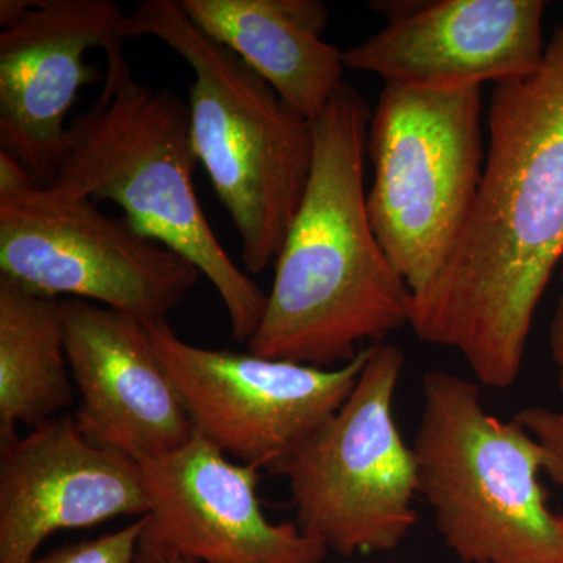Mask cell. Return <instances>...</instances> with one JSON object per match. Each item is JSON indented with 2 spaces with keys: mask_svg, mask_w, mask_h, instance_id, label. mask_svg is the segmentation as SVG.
Here are the masks:
<instances>
[{
  "mask_svg": "<svg viewBox=\"0 0 563 563\" xmlns=\"http://www.w3.org/2000/svg\"><path fill=\"white\" fill-rule=\"evenodd\" d=\"M562 261L563 25L536 73L493 88L479 190L443 268L412 295L409 325L485 387H512Z\"/></svg>",
  "mask_w": 563,
  "mask_h": 563,
  "instance_id": "6da1fadb",
  "label": "cell"
},
{
  "mask_svg": "<svg viewBox=\"0 0 563 563\" xmlns=\"http://www.w3.org/2000/svg\"><path fill=\"white\" fill-rule=\"evenodd\" d=\"M373 111L344 81L314 121L312 173L276 258L251 354L336 368L363 343L409 325L412 291L369 220L365 155Z\"/></svg>",
  "mask_w": 563,
  "mask_h": 563,
  "instance_id": "7a4b0ae2",
  "label": "cell"
},
{
  "mask_svg": "<svg viewBox=\"0 0 563 563\" xmlns=\"http://www.w3.org/2000/svg\"><path fill=\"white\" fill-rule=\"evenodd\" d=\"M122 44H111L101 95L70 122L65 154L46 187L70 198L111 201L155 242L190 261L213 285L246 342L257 331L268 292L232 261L196 195L190 106L172 90L141 84Z\"/></svg>",
  "mask_w": 563,
  "mask_h": 563,
  "instance_id": "3957f363",
  "label": "cell"
},
{
  "mask_svg": "<svg viewBox=\"0 0 563 563\" xmlns=\"http://www.w3.org/2000/svg\"><path fill=\"white\" fill-rule=\"evenodd\" d=\"M143 36L162 41L190 65L192 150L239 233L244 272H265L309 184L314 122L199 29L179 0L136 5L122 22L121 38Z\"/></svg>",
  "mask_w": 563,
  "mask_h": 563,
  "instance_id": "277c9868",
  "label": "cell"
},
{
  "mask_svg": "<svg viewBox=\"0 0 563 563\" xmlns=\"http://www.w3.org/2000/svg\"><path fill=\"white\" fill-rule=\"evenodd\" d=\"M421 390L418 483L448 548L463 563H563V521L531 433L488 412L465 377L429 372Z\"/></svg>",
  "mask_w": 563,
  "mask_h": 563,
  "instance_id": "5b68a950",
  "label": "cell"
},
{
  "mask_svg": "<svg viewBox=\"0 0 563 563\" xmlns=\"http://www.w3.org/2000/svg\"><path fill=\"white\" fill-rule=\"evenodd\" d=\"M368 152L369 220L415 295L443 268L479 190L481 87L385 84L369 122Z\"/></svg>",
  "mask_w": 563,
  "mask_h": 563,
  "instance_id": "8992f818",
  "label": "cell"
},
{
  "mask_svg": "<svg viewBox=\"0 0 563 563\" xmlns=\"http://www.w3.org/2000/svg\"><path fill=\"white\" fill-rule=\"evenodd\" d=\"M404 363L399 347L369 344L343 406L273 470L287 479L296 525L333 553L395 550L417 525V457L393 413Z\"/></svg>",
  "mask_w": 563,
  "mask_h": 563,
  "instance_id": "52a82bcc",
  "label": "cell"
},
{
  "mask_svg": "<svg viewBox=\"0 0 563 563\" xmlns=\"http://www.w3.org/2000/svg\"><path fill=\"white\" fill-rule=\"evenodd\" d=\"M0 276L147 322L168 320L201 272L128 218L36 184L0 195Z\"/></svg>",
  "mask_w": 563,
  "mask_h": 563,
  "instance_id": "ba28073f",
  "label": "cell"
},
{
  "mask_svg": "<svg viewBox=\"0 0 563 563\" xmlns=\"http://www.w3.org/2000/svg\"><path fill=\"white\" fill-rule=\"evenodd\" d=\"M195 432L254 468H276L354 390L369 346L336 368L209 350L181 340L168 320L143 322Z\"/></svg>",
  "mask_w": 563,
  "mask_h": 563,
  "instance_id": "9c48e42d",
  "label": "cell"
},
{
  "mask_svg": "<svg viewBox=\"0 0 563 563\" xmlns=\"http://www.w3.org/2000/svg\"><path fill=\"white\" fill-rule=\"evenodd\" d=\"M150 496L140 544L195 563H324L329 548L262 510L258 468L229 461L199 433L140 462Z\"/></svg>",
  "mask_w": 563,
  "mask_h": 563,
  "instance_id": "30bf717a",
  "label": "cell"
},
{
  "mask_svg": "<svg viewBox=\"0 0 563 563\" xmlns=\"http://www.w3.org/2000/svg\"><path fill=\"white\" fill-rule=\"evenodd\" d=\"M543 0L373 2L383 31L343 52L344 68L385 84L483 87L536 73L544 49Z\"/></svg>",
  "mask_w": 563,
  "mask_h": 563,
  "instance_id": "8fae6325",
  "label": "cell"
},
{
  "mask_svg": "<svg viewBox=\"0 0 563 563\" xmlns=\"http://www.w3.org/2000/svg\"><path fill=\"white\" fill-rule=\"evenodd\" d=\"M150 514L139 462L92 443L76 417L0 433V563H31L63 529Z\"/></svg>",
  "mask_w": 563,
  "mask_h": 563,
  "instance_id": "7c38bea8",
  "label": "cell"
},
{
  "mask_svg": "<svg viewBox=\"0 0 563 563\" xmlns=\"http://www.w3.org/2000/svg\"><path fill=\"white\" fill-rule=\"evenodd\" d=\"M125 16L113 0H36L0 32V150L41 185L60 166L77 95L106 77L85 54L124 43Z\"/></svg>",
  "mask_w": 563,
  "mask_h": 563,
  "instance_id": "4fadbf2b",
  "label": "cell"
},
{
  "mask_svg": "<svg viewBox=\"0 0 563 563\" xmlns=\"http://www.w3.org/2000/svg\"><path fill=\"white\" fill-rule=\"evenodd\" d=\"M60 313L88 440L139 463L190 442L195 426L143 321L81 299H60Z\"/></svg>",
  "mask_w": 563,
  "mask_h": 563,
  "instance_id": "5bb4252c",
  "label": "cell"
},
{
  "mask_svg": "<svg viewBox=\"0 0 563 563\" xmlns=\"http://www.w3.org/2000/svg\"><path fill=\"white\" fill-rule=\"evenodd\" d=\"M199 29L232 51L277 96L317 121L343 87V52L321 40L328 7L318 0H179Z\"/></svg>",
  "mask_w": 563,
  "mask_h": 563,
  "instance_id": "9a60e30c",
  "label": "cell"
},
{
  "mask_svg": "<svg viewBox=\"0 0 563 563\" xmlns=\"http://www.w3.org/2000/svg\"><path fill=\"white\" fill-rule=\"evenodd\" d=\"M74 393L60 299L0 276V433L52 420Z\"/></svg>",
  "mask_w": 563,
  "mask_h": 563,
  "instance_id": "2e32d148",
  "label": "cell"
},
{
  "mask_svg": "<svg viewBox=\"0 0 563 563\" xmlns=\"http://www.w3.org/2000/svg\"><path fill=\"white\" fill-rule=\"evenodd\" d=\"M143 517L121 531L68 544L31 563H132L139 550Z\"/></svg>",
  "mask_w": 563,
  "mask_h": 563,
  "instance_id": "e0dca14e",
  "label": "cell"
},
{
  "mask_svg": "<svg viewBox=\"0 0 563 563\" xmlns=\"http://www.w3.org/2000/svg\"><path fill=\"white\" fill-rule=\"evenodd\" d=\"M514 420L531 433L542 448L543 473L563 488V410L547 407H526Z\"/></svg>",
  "mask_w": 563,
  "mask_h": 563,
  "instance_id": "ac0fdd59",
  "label": "cell"
},
{
  "mask_svg": "<svg viewBox=\"0 0 563 563\" xmlns=\"http://www.w3.org/2000/svg\"><path fill=\"white\" fill-rule=\"evenodd\" d=\"M40 184L20 161L0 151V195H11Z\"/></svg>",
  "mask_w": 563,
  "mask_h": 563,
  "instance_id": "d6986e66",
  "label": "cell"
},
{
  "mask_svg": "<svg viewBox=\"0 0 563 563\" xmlns=\"http://www.w3.org/2000/svg\"><path fill=\"white\" fill-rule=\"evenodd\" d=\"M550 350L558 376V387L563 393V295L559 298L551 322Z\"/></svg>",
  "mask_w": 563,
  "mask_h": 563,
  "instance_id": "ffe728a7",
  "label": "cell"
},
{
  "mask_svg": "<svg viewBox=\"0 0 563 563\" xmlns=\"http://www.w3.org/2000/svg\"><path fill=\"white\" fill-rule=\"evenodd\" d=\"M36 0H2L0 2V27L20 21L35 7Z\"/></svg>",
  "mask_w": 563,
  "mask_h": 563,
  "instance_id": "44dd1931",
  "label": "cell"
},
{
  "mask_svg": "<svg viewBox=\"0 0 563 563\" xmlns=\"http://www.w3.org/2000/svg\"><path fill=\"white\" fill-rule=\"evenodd\" d=\"M132 563H195L177 558V555L161 553V551L151 550V548L139 544L135 559Z\"/></svg>",
  "mask_w": 563,
  "mask_h": 563,
  "instance_id": "7402d4cb",
  "label": "cell"
},
{
  "mask_svg": "<svg viewBox=\"0 0 563 563\" xmlns=\"http://www.w3.org/2000/svg\"><path fill=\"white\" fill-rule=\"evenodd\" d=\"M561 276H562V279H563V261L561 263Z\"/></svg>",
  "mask_w": 563,
  "mask_h": 563,
  "instance_id": "603a6c76",
  "label": "cell"
},
{
  "mask_svg": "<svg viewBox=\"0 0 563 563\" xmlns=\"http://www.w3.org/2000/svg\"><path fill=\"white\" fill-rule=\"evenodd\" d=\"M561 518H562V521H563V512L561 514Z\"/></svg>",
  "mask_w": 563,
  "mask_h": 563,
  "instance_id": "cb8c5ba5",
  "label": "cell"
}]
</instances>
